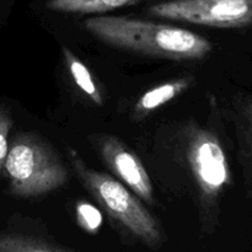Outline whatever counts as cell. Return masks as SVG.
I'll return each mask as SVG.
<instances>
[{"label": "cell", "instance_id": "obj_2", "mask_svg": "<svg viewBox=\"0 0 252 252\" xmlns=\"http://www.w3.org/2000/svg\"><path fill=\"white\" fill-rule=\"evenodd\" d=\"M74 171L94 198L128 234L150 248L161 244L159 224L147 208L120 181L86 166L75 150H69Z\"/></svg>", "mask_w": 252, "mask_h": 252}, {"label": "cell", "instance_id": "obj_8", "mask_svg": "<svg viewBox=\"0 0 252 252\" xmlns=\"http://www.w3.org/2000/svg\"><path fill=\"white\" fill-rule=\"evenodd\" d=\"M142 0H47V7L62 14H103L123 6H129Z\"/></svg>", "mask_w": 252, "mask_h": 252}, {"label": "cell", "instance_id": "obj_11", "mask_svg": "<svg viewBox=\"0 0 252 252\" xmlns=\"http://www.w3.org/2000/svg\"><path fill=\"white\" fill-rule=\"evenodd\" d=\"M0 252H75L71 249L21 234H0Z\"/></svg>", "mask_w": 252, "mask_h": 252}, {"label": "cell", "instance_id": "obj_7", "mask_svg": "<svg viewBox=\"0 0 252 252\" xmlns=\"http://www.w3.org/2000/svg\"><path fill=\"white\" fill-rule=\"evenodd\" d=\"M192 83H193L192 76H182V78L174 79V80L155 86L152 90L147 91L140 96L138 102L135 103V113L139 117L149 115L150 112L158 110L165 103L170 102L175 97L181 95L184 91H186L191 86Z\"/></svg>", "mask_w": 252, "mask_h": 252}, {"label": "cell", "instance_id": "obj_13", "mask_svg": "<svg viewBox=\"0 0 252 252\" xmlns=\"http://www.w3.org/2000/svg\"><path fill=\"white\" fill-rule=\"evenodd\" d=\"M12 125H14V122H12L9 108L0 105V174L4 170L7 154H9V134Z\"/></svg>", "mask_w": 252, "mask_h": 252}, {"label": "cell", "instance_id": "obj_6", "mask_svg": "<svg viewBox=\"0 0 252 252\" xmlns=\"http://www.w3.org/2000/svg\"><path fill=\"white\" fill-rule=\"evenodd\" d=\"M98 149L108 169L127 185L133 193L148 203H154L152 181L137 154L112 135L101 138Z\"/></svg>", "mask_w": 252, "mask_h": 252}, {"label": "cell", "instance_id": "obj_12", "mask_svg": "<svg viewBox=\"0 0 252 252\" xmlns=\"http://www.w3.org/2000/svg\"><path fill=\"white\" fill-rule=\"evenodd\" d=\"M76 221L86 233L95 234L102 225V216L100 211L88 202H79L75 207Z\"/></svg>", "mask_w": 252, "mask_h": 252}, {"label": "cell", "instance_id": "obj_1", "mask_svg": "<svg viewBox=\"0 0 252 252\" xmlns=\"http://www.w3.org/2000/svg\"><path fill=\"white\" fill-rule=\"evenodd\" d=\"M84 27L100 41L130 52L172 59H202L212 52L211 42L189 30L122 16H94Z\"/></svg>", "mask_w": 252, "mask_h": 252}, {"label": "cell", "instance_id": "obj_5", "mask_svg": "<svg viewBox=\"0 0 252 252\" xmlns=\"http://www.w3.org/2000/svg\"><path fill=\"white\" fill-rule=\"evenodd\" d=\"M150 16L218 29L252 25V0H166L148 7Z\"/></svg>", "mask_w": 252, "mask_h": 252}, {"label": "cell", "instance_id": "obj_4", "mask_svg": "<svg viewBox=\"0 0 252 252\" xmlns=\"http://www.w3.org/2000/svg\"><path fill=\"white\" fill-rule=\"evenodd\" d=\"M187 160L202 207L207 214L213 213L219 197L230 184L228 158L217 135L207 129L193 130L187 143Z\"/></svg>", "mask_w": 252, "mask_h": 252}, {"label": "cell", "instance_id": "obj_10", "mask_svg": "<svg viewBox=\"0 0 252 252\" xmlns=\"http://www.w3.org/2000/svg\"><path fill=\"white\" fill-rule=\"evenodd\" d=\"M62 53H63L64 62L66 64L69 73H70L71 79L74 80L75 85L93 101L95 105L102 106L103 98L101 95V91L96 83L94 81L93 75H91L90 70L88 66L73 53L69 48L63 47L62 48Z\"/></svg>", "mask_w": 252, "mask_h": 252}, {"label": "cell", "instance_id": "obj_9", "mask_svg": "<svg viewBox=\"0 0 252 252\" xmlns=\"http://www.w3.org/2000/svg\"><path fill=\"white\" fill-rule=\"evenodd\" d=\"M240 159L249 193L252 194V98L241 106L238 117Z\"/></svg>", "mask_w": 252, "mask_h": 252}, {"label": "cell", "instance_id": "obj_3", "mask_svg": "<svg viewBox=\"0 0 252 252\" xmlns=\"http://www.w3.org/2000/svg\"><path fill=\"white\" fill-rule=\"evenodd\" d=\"M4 170L11 193L22 198L53 192L68 181V171L61 158L32 133L19 134L12 140Z\"/></svg>", "mask_w": 252, "mask_h": 252}]
</instances>
